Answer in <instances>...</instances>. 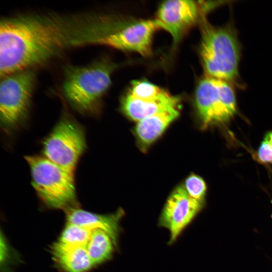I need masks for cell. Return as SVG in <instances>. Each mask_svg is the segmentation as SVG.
<instances>
[{"label": "cell", "instance_id": "obj_1", "mask_svg": "<svg viewBox=\"0 0 272 272\" xmlns=\"http://www.w3.org/2000/svg\"><path fill=\"white\" fill-rule=\"evenodd\" d=\"M101 13H29L0 22V50L14 71L36 69L65 51L97 45Z\"/></svg>", "mask_w": 272, "mask_h": 272}, {"label": "cell", "instance_id": "obj_4", "mask_svg": "<svg viewBox=\"0 0 272 272\" xmlns=\"http://www.w3.org/2000/svg\"><path fill=\"white\" fill-rule=\"evenodd\" d=\"M24 158L29 166L32 185L45 208L65 211L80 207L74 173L42 155H27Z\"/></svg>", "mask_w": 272, "mask_h": 272}, {"label": "cell", "instance_id": "obj_17", "mask_svg": "<svg viewBox=\"0 0 272 272\" xmlns=\"http://www.w3.org/2000/svg\"><path fill=\"white\" fill-rule=\"evenodd\" d=\"M183 186L190 197L204 202L207 188L202 177L195 174H191L185 179Z\"/></svg>", "mask_w": 272, "mask_h": 272}, {"label": "cell", "instance_id": "obj_13", "mask_svg": "<svg viewBox=\"0 0 272 272\" xmlns=\"http://www.w3.org/2000/svg\"><path fill=\"white\" fill-rule=\"evenodd\" d=\"M179 107L173 108L146 117L138 122L135 133L143 149H146L164 132L179 115Z\"/></svg>", "mask_w": 272, "mask_h": 272}, {"label": "cell", "instance_id": "obj_2", "mask_svg": "<svg viewBox=\"0 0 272 272\" xmlns=\"http://www.w3.org/2000/svg\"><path fill=\"white\" fill-rule=\"evenodd\" d=\"M117 67L118 64L106 56L85 64L64 65L60 92L65 102L82 115H98L111 86L112 75Z\"/></svg>", "mask_w": 272, "mask_h": 272}, {"label": "cell", "instance_id": "obj_16", "mask_svg": "<svg viewBox=\"0 0 272 272\" xmlns=\"http://www.w3.org/2000/svg\"><path fill=\"white\" fill-rule=\"evenodd\" d=\"M166 91L146 80L132 82L127 93L132 97L141 100H153L160 97Z\"/></svg>", "mask_w": 272, "mask_h": 272}, {"label": "cell", "instance_id": "obj_6", "mask_svg": "<svg viewBox=\"0 0 272 272\" xmlns=\"http://www.w3.org/2000/svg\"><path fill=\"white\" fill-rule=\"evenodd\" d=\"M87 149L84 127L64 109L50 132L42 141V155L75 173Z\"/></svg>", "mask_w": 272, "mask_h": 272}, {"label": "cell", "instance_id": "obj_15", "mask_svg": "<svg viewBox=\"0 0 272 272\" xmlns=\"http://www.w3.org/2000/svg\"><path fill=\"white\" fill-rule=\"evenodd\" d=\"M92 230L66 223L57 241L72 245H84L88 242Z\"/></svg>", "mask_w": 272, "mask_h": 272}, {"label": "cell", "instance_id": "obj_8", "mask_svg": "<svg viewBox=\"0 0 272 272\" xmlns=\"http://www.w3.org/2000/svg\"><path fill=\"white\" fill-rule=\"evenodd\" d=\"M205 17L200 1L169 0L159 7L155 19L159 29L168 32L176 46L185 33Z\"/></svg>", "mask_w": 272, "mask_h": 272}, {"label": "cell", "instance_id": "obj_10", "mask_svg": "<svg viewBox=\"0 0 272 272\" xmlns=\"http://www.w3.org/2000/svg\"><path fill=\"white\" fill-rule=\"evenodd\" d=\"M64 212L66 223L90 230H103L111 238L116 248H118L121 232L120 222L124 215L122 209H118L113 213L100 214L84 210L79 207L68 209Z\"/></svg>", "mask_w": 272, "mask_h": 272}, {"label": "cell", "instance_id": "obj_3", "mask_svg": "<svg viewBox=\"0 0 272 272\" xmlns=\"http://www.w3.org/2000/svg\"><path fill=\"white\" fill-rule=\"evenodd\" d=\"M200 23L199 54L205 76L238 85L241 49L235 29L212 25L205 17Z\"/></svg>", "mask_w": 272, "mask_h": 272}, {"label": "cell", "instance_id": "obj_12", "mask_svg": "<svg viewBox=\"0 0 272 272\" xmlns=\"http://www.w3.org/2000/svg\"><path fill=\"white\" fill-rule=\"evenodd\" d=\"M86 244L67 245L58 241L50 248L52 260L62 272H89L94 265L88 253Z\"/></svg>", "mask_w": 272, "mask_h": 272}, {"label": "cell", "instance_id": "obj_14", "mask_svg": "<svg viewBox=\"0 0 272 272\" xmlns=\"http://www.w3.org/2000/svg\"><path fill=\"white\" fill-rule=\"evenodd\" d=\"M86 247L95 267L110 260L117 249L110 236L100 229L92 230Z\"/></svg>", "mask_w": 272, "mask_h": 272}, {"label": "cell", "instance_id": "obj_7", "mask_svg": "<svg viewBox=\"0 0 272 272\" xmlns=\"http://www.w3.org/2000/svg\"><path fill=\"white\" fill-rule=\"evenodd\" d=\"M194 103L203 129L225 125L237 112L234 85L227 81L206 76L197 84Z\"/></svg>", "mask_w": 272, "mask_h": 272}, {"label": "cell", "instance_id": "obj_5", "mask_svg": "<svg viewBox=\"0 0 272 272\" xmlns=\"http://www.w3.org/2000/svg\"><path fill=\"white\" fill-rule=\"evenodd\" d=\"M36 69H26L1 77L0 121L5 134L22 130L29 120L36 83Z\"/></svg>", "mask_w": 272, "mask_h": 272}, {"label": "cell", "instance_id": "obj_9", "mask_svg": "<svg viewBox=\"0 0 272 272\" xmlns=\"http://www.w3.org/2000/svg\"><path fill=\"white\" fill-rule=\"evenodd\" d=\"M204 202L190 197L183 185L177 187L167 199L159 218L158 226L169 232L173 244L201 210Z\"/></svg>", "mask_w": 272, "mask_h": 272}, {"label": "cell", "instance_id": "obj_11", "mask_svg": "<svg viewBox=\"0 0 272 272\" xmlns=\"http://www.w3.org/2000/svg\"><path fill=\"white\" fill-rule=\"evenodd\" d=\"M180 99L165 91L160 97L153 100L134 98L126 93L121 99V110L130 119L141 120L173 108L179 107Z\"/></svg>", "mask_w": 272, "mask_h": 272}, {"label": "cell", "instance_id": "obj_18", "mask_svg": "<svg viewBox=\"0 0 272 272\" xmlns=\"http://www.w3.org/2000/svg\"><path fill=\"white\" fill-rule=\"evenodd\" d=\"M257 154L258 160L262 163L272 164V131L265 134Z\"/></svg>", "mask_w": 272, "mask_h": 272}]
</instances>
